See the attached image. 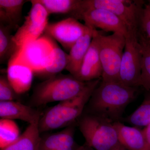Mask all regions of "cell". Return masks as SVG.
<instances>
[{
    "label": "cell",
    "instance_id": "cell-4",
    "mask_svg": "<svg viewBox=\"0 0 150 150\" xmlns=\"http://www.w3.org/2000/svg\"><path fill=\"white\" fill-rule=\"evenodd\" d=\"M85 144L95 150H127L121 145L112 121L84 111L77 120Z\"/></svg>",
    "mask_w": 150,
    "mask_h": 150
},
{
    "label": "cell",
    "instance_id": "cell-13",
    "mask_svg": "<svg viewBox=\"0 0 150 150\" xmlns=\"http://www.w3.org/2000/svg\"><path fill=\"white\" fill-rule=\"evenodd\" d=\"M42 113L18 101H0L1 119L20 120L29 124L40 120Z\"/></svg>",
    "mask_w": 150,
    "mask_h": 150
},
{
    "label": "cell",
    "instance_id": "cell-12",
    "mask_svg": "<svg viewBox=\"0 0 150 150\" xmlns=\"http://www.w3.org/2000/svg\"><path fill=\"white\" fill-rule=\"evenodd\" d=\"M103 68L100 56L98 30L95 29L90 46L75 78L83 82L101 79Z\"/></svg>",
    "mask_w": 150,
    "mask_h": 150
},
{
    "label": "cell",
    "instance_id": "cell-18",
    "mask_svg": "<svg viewBox=\"0 0 150 150\" xmlns=\"http://www.w3.org/2000/svg\"><path fill=\"white\" fill-rule=\"evenodd\" d=\"M26 0H0V23L13 28L18 26Z\"/></svg>",
    "mask_w": 150,
    "mask_h": 150
},
{
    "label": "cell",
    "instance_id": "cell-8",
    "mask_svg": "<svg viewBox=\"0 0 150 150\" xmlns=\"http://www.w3.org/2000/svg\"><path fill=\"white\" fill-rule=\"evenodd\" d=\"M30 1L32 5L31 8L25 17L23 24L13 35L14 40L21 49L41 36L48 23L50 15L37 0Z\"/></svg>",
    "mask_w": 150,
    "mask_h": 150
},
{
    "label": "cell",
    "instance_id": "cell-11",
    "mask_svg": "<svg viewBox=\"0 0 150 150\" xmlns=\"http://www.w3.org/2000/svg\"><path fill=\"white\" fill-rule=\"evenodd\" d=\"M79 20L83 21L85 25L93 29L99 28L106 32L118 33L125 37L129 31L118 17L104 9L94 8L86 11L79 16Z\"/></svg>",
    "mask_w": 150,
    "mask_h": 150
},
{
    "label": "cell",
    "instance_id": "cell-28",
    "mask_svg": "<svg viewBox=\"0 0 150 150\" xmlns=\"http://www.w3.org/2000/svg\"><path fill=\"white\" fill-rule=\"evenodd\" d=\"M78 146L74 141V137L68 140L55 150H76Z\"/></svg>",
    "mask_w": 150,
    "mask_h": 150
},
{
    "label": "cell",
    "instance_id": "cell-22",
    "mask_svg": "<svg viewBox=\"0 0 150 150\" xmlns=\"http://www.w3.org/2000/svg\"><path fill=\"white\" fill-rule=\"evenodd\" d=\"M146 95L142 104L123 121L136 127H146L150 124V92Z\"/></svg>",
    "mask_w": 150,
    "mask_h": 150
},
{
    "label": "cell",
    "instance_id": "cell-2",
    "mask_svg": "<svg viewBox=\"0 0 150 150\" xmlns=\"http://www.w3.org/2000/svg\"><path fill=\"white\" fill-rule=\"evenodd\" d=\"M100 79L87 82L82 91L75 97L59 102L41 115L38 123L40 133L75 124L83 113Z\"/></svg>",
    "mask_w": 150,
    "mask_h": 150
},
{
    "label": "cell",
    "instance_id": "cell-7",
    "mask_svg": "<svg viewBox=\"0 0 150 150\" xmlns=\"http://www.w3.org/2000/svg\"><path fill=\"white\" fill-rule=\"evenodd\" d=\"M142 54L138 31H128L119 71V81L131 87L140 86Z\"/></svg>",
    "mask_w": 150,
    "mask_h": 150
},
{
    "label": "cell",
    "instance_id": "cell-5",
    "mask_svg": "<svg viewBox=\"0 0 150 150\" xmlns=\"http://www.w3.org/2000/svg\"><path fill=\"white\" fill-rule=\"evenodd\" d=\"M143 1L130 0H80L77 8L71 17L78 20L85 12L94 8L104 9L118 17L129 31H138L140 19L144 6Z\"/></svg>",
    "mask_w": 150,
    "mask_h": 150
},
{
    "label": "cell",
    "instance_id": "cell-3",
    "mask_svg": "<svg viewBox=\"0 0 150 150\" xmlns=\"http://www.w3.org/2000/svg\"><path fill=\"white\" fill-rule=\"evenodd\" d=\"M86 83L70 74L55 75L35 86L30 99V106L38 107L71 99L80 93Z\"/></svg>",
    "mask_w": 150,
    "mask_h": 150
},
{
    "label": "cell",
    "instance_id": "cell-29",
    "mask_svg": "<svg viewBox=\"0 0 150 150\" xmlns=\"http://www.w3.org/2000/svg\"><path fill=\"white\" fill-rule=\"evenodd\" d=\"M145 136V145L142 150H150V124L143 129Z\"/></svg>",
    "mask_w": 150,
    "mask_h": 150
},
{
    "label": "cell",
    "instance_id": "cell-27",
    "mask_svg": "<svg viewBox=\"0 0 150 150\" xmlns=\"http://www.w3.org/2000/svg\"><path fill=\"white\" fill-rule=\"evenodd\" d=\"M138 33L146 39L150 40V1L144 6Z\"/></svg>",
    "mask_w": 150,
    "mask_h": 150
},
{
    "label": "cell",
    "instance_id": "cell-10",
    "mask_svg": "<svg viewBox=\"0 0 150 150\" xmlns=\"http://www.w3.org/2000/svg\"><path fill=\"white\" fill-rule=\"evenodd\" d=\"M51 37L45 35L28 43L18 52V63L30 67L38 74L44 69L49 55L56 46ZM18 63V62H17Z\"/></svg>",
    "mask_w": 150,
    "mask_h": 150
},
{
    "label": "cell",
    "instance_id": "cell-20",
    "mask_svg": "<svg viewBox=\"0 0 150 150\" xmlns=\"http://www.w3.org/2000/svg\"><path fill=\"white\" fill-rule=\"evenodd\" d=\"M68 60L69 54L56 46L48 56L44 69L38 75L49 76V78L57 75L66 69Z\"/></svg>",
    "mask_w": 150,
    "mask_h": 150
},
{
    "label": "cell",
    "instance_id": "cell-24",
    "mask_svg": "<svg viewBox=\"0 0 150 150\" xmlns=\"http://www.w3.org/2000/svg\"><path fill=\"white\" fill-rule=\"evenodd\" d=\"M18 126L13 120L7 119L0 120V148L7 146L20 136Z\"/></svg>",
    "mask_w": 150,
    "mask_h": 150
},
{
    "label": "cell",
    "instance_id": "cell-26",
    "mask_svg": "<svg viewBox=\"0 0 150 150\" xmlns=\"http://www.w3.org/2000/svg\"><path fill=\"white\" fill-rule=\"evenodd\" d=\"M20 95L15 90L7 75L0 76V101H18Z\"/></svg>",
    "mask_w": 150,
    "mask_h": 150
},
{
    "label": "cell",
    "instance_id": "cell-6",
    "mask_svg": "<svg viewBox=\"0 0 150 150\" xmlns=\"http://www.w3.org/2000/svg\"><path fill=\"white\" fill-rule=\"evenodd\" d=\"M100 56L102 64V81H119V71L126 44L125 35L118 33L103 35L98 30Z\"/></svg>",
    "mask_w": 150,
    "mask_h": 150
},
{
    "label": "cell",
    "instance_id": "cell-9",
    "mask_svg": "<svg viewBox=\"0 0 150 150\" xmlns=\"http://www.w3.org/2000/svg\"><path fill=\"white\" fill-rule=\"evenodd\" d=\"M88 29L78 20L69 17L56 22L48 23L44 33L58 41L65 50L70 51Z\"/></svg>",
    "mask_w": 150,
    "mask_h": 150
},
{
    "label": "cell",
    "instance_id": "cell-1",
    "mask_svg": "<svg viewBox=\"0 0 150 150\" xmlns=\"http://www.w3.org/2000/svg\"><path fill=\"white\" fill-rule=\"evenodd\" d=\"M137 89L120 81H102L93 93L85 109L86 112L112 122L121 121L127 105L136 98Z\"/></svg>",
    "mask_w": 150,
    "mask_h": 150
},
{
    "label": "cell",
    "instance_id": "cell-19",
    "mask_svg": "<svg viewBox=\"0 0 150 150\" xmlns=\"http://www.w3.org/2000/svg\"><path fill=\"white\" fill-rule=\"evenodd\" d=\"M12 28L0 23V63L5 64L11 61L21 48L13 40Z\"/></svg>",
    "mask_w": 150,
    "mask_h": 150
},
{
    "label": "cell",
    "instance_id": "cell-14",
    "mask_svg": "<svg viewBox=\"0 0 150 150\" xmlns=\"http://www.w3.org/2000/svg\"><path fill=\"white\" fill-rule=\"evenodd\" d=\"M95 29L89 28L87 32L74 44L68 54L69 60L66 69L74 77L80 69L90 46Z\"/></svg>",
    "mask_w": 150,
    "mask_h": 150
},
{
    "label": "cell",
    "instance_id": "cell-31",
    "mask_svg": "<svg viewBox=\"0 0 150 150\" xmlns=\"http://www.w3.org/2000/svg\"><path fill=\"white\" fill-rule=\"evenodd\" d=\"M76 150H95L90 147L89 146L86 144L81 146H79Z\"/></svg>",
    "mask_w": 150,
    "mask_h": 150
},
{
    "label": "cell",
    "instance_id": "cell-30",
    "mask_svg": "<svg viewBox=\"0 0 150 150\" xmlns=\"http://www.w3.org/2000/svg\"><path fill=\"white\" fill-rule=\"evenodd\" d=\"M138 39L139 43L147 46L150 49V40H147L140 34H138Z\"/></svg>",
    "mask_w": 150,
    "mask_h": 150
},
{
    "label": "cell",
    "instance_id": "cell-23",
    "mask_svg": "<svg viewBox=\"0 0 150 150\" xmlns=\"http://www.w3.org/2000/svg\"><path fill=\"white\" fill-rule=\"evenodd\" d=\"M49 15L65 14L69 16L77 8L80 0H37Z\"/></svg>",
    "mask_w": 150,
    "mask_h": 150
},
{
    "label": "cell",
    "instance_id": "cell-16",
    "mask_svg": "<svg viewBox=\"0 0 150 150\" xmlns=\"http://www.w3.org/2000/svg\"><path fill=\"white\" fill-rule=\"evenodd\" d=\"M113 124L119 142L126 150H143L145 142L143 129L126 126L121 121L113 122Z\"/></svg>",
    "mask_w": 150,
    "mask_h": 150
},
{
    "label": "cell",
    "instance_id": "cell-25",
    "mask_svg": "<svg viewBox=\"0 0 150 150\" xmlns=\"http://www.w3.org/2000/svg\"><path fill=\"white\" fill-rule=\"evenodd\" d=\"M140 44L142 54L140 86L150 92V49L141 43Z\"/></svg>",
    "mask_w": 150,
    "mask_h": 150
},
{
    "label": "cell",
    "instance_id": "cell-15",
    "mask_svg": "<svg viewBox=\"0 0 150 150\" xmlns=\"http://www.w3.org/2000/svg\"><path fill=\"white\" fill-rule=\"evenodd\" d=\"M33 72L26 65L17 63H11L7 70L8 78L18 94L25 93L29 90L32 83Z\"/></svg>",
    "mask_w": 150,
    "mask_h": 150
},
{
    "label": "cell",
    "instance_id": "cell-21",
    "mask_svg": "<svg viewBox=\"0 0 150 150\" xmlns=\"http://www.w3.org/2000/svg\"><path fill=\"white\" fill-rule=\"evenodd\" d=\"M75 124L57 133L41 138L39 150H55L74 137Z\"/></svg>",
    "mask_w": 150,
    "mask_h": 150
},
{
    "label": "cell",
    "instance_id": "cell-17",
    "mask_svg": "<svg viewBox=\"0 0 150 150\" xmlns=\"http://www.w3.org/2000/svg\"><path fill=\"white\" fill-rule=\"evenodd\" d=\"M39 121L29 124L16 141L1 150H39L41 139Z\"/></svg>",
    "mask_w": 150,
    "mask_h": 150
}]
</instances>
